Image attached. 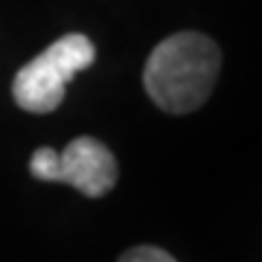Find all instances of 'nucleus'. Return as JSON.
<instances>
[{"label":"nucleus","mask_w":262,"mask_h":262,"mask_svg":"<svg viewBox=\"0 0 262 262\" xmlns=\"http://www.w3.org/2000/svg\"><path fill=\"white\" fill-rule=\"evenodd\" d=\"M222 70V50L204 32H175L151 50L143 84L160 111L189 114L210 99Z\"/></svg>","instance_id":"f257e3e1"},{"label":"nucleus","mask_w":262,"mask_h":262,"mask_svg":"<svg viewBox=\"0 0 262 262\" xmlns=\"http://www.w3.org/2000/svg\"><path fill=\"white\" fill-rule=\"evenodd\" d=\"M96 50L88 35L70 32L53 41L41 56H35L29 64H24L15 73L12 96L18 108L29 114H50L56 111L64 99L67 82L79 70H88L94 64Z\"/></svg>","instance_id":"f03ea898"},{"label":"nucleus","mask_w":262,"mask_h":262,"mask_svg":"<svg viewBox=\"0 0 262 262\" xmlns=\"http://www.w3.org/2000/svg\"><path fill=\"white\" fill-rule=\"evenodd\" d=\"M53 184H70L82 195L99 198L117 184V160L96 137H76L64 151H58Z\"/></svg>","instance_id":"7ed1b4c3"},{"label":"nucleus","mask_w":262,"mask_h":262,"mask_svg":"<svg viewBox=\"0 0 262 262\" xmlns=\"http://www.w3.org/2000/svg\"><path fill=\"white\" fill-rule=\"evenodd\" d=\"M56 160H58V151L53 149H38L29 160V172L35 175L38 181H56Z\"/></svg>","instance_id":"20e7f679"},{"label":"nucleus","mask_w":262,"mask_h":262,"mask_svg":"<svg viewBox=\"0 0 262 262\" xmlns=\"http://www.w3.org/2000/svg\"><path fill=\"white\" fill-rule=\"evenodd\" d=\"M120 262H175L166 251L151 248V245H140V248H131L120 256Z\"/></svg>","instance_id":"39448f33"}]
</instances>
